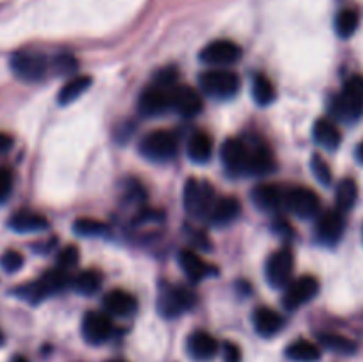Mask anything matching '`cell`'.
<instances>
[{"label": "cell", "instance_id": "obj_1", "mask_svg": "<svg viewBox=\"0 0 363 362\" xmlns=\"http://www.w3.org/2000/svg\"><path fill=\"white\" fill-rule=\"evenodd\" d=\"M177 85L174 70H165L145 89L138 99V109L144 116H160L172 110V89Z\"/></svg>", "mask_w": 363, "mask_h": 362}, {"label": "cell", "instance_id": "obj_2", "mask_svg": "<svg viewBox=\"0 0 363 362\" xmlns=\"http://www.w3.org/2000/svg\"><path fill=\"white\" fill-rule=\"evenodd\" d=\"M332 114L342 123H354L363 116V77L347 78L342 91L333 98Z\"/></svg>", "mask_w": 363, "mask_h": 362}, {"label": "cell", "instance_id": "obj_3", "mask_svg": "<svg viewBox=\"0 0 363 362\" xmlns=\"http://www.w3.org/2000/svg\"><path fill=\"white\" fill-rule=\"evenodd\" d=\"M201 89L215 99H230L240 92L241 80L229 67H211L199 78Z\"/></svg>", "mask_w": 363, "mask_h": 362}, {"label": "cell", "instance_id": "obj_4", "mask_svg": "<svg viewBox=\"0 0 363 362\" xmlns=\"http://www.w3.org/2000/svg\"><path fill=\"white\" fill-rule=\"evenodd\" d=\"M215 201V188L208 181L195 180V177H190L186 181L183 192V204L188 215L206 219L211 212Z\"/></svg>", "mask_w": 363, "mask_h": 362}, {"label": "cell", "instance_id": "obj_5", "mask_svg": "<svg viewBox=\"0 0 363 362\" xmlns=\"http://www.w3.org/2000/svg\"><path fill=\"white\" fill-rule=\"evenodd\" d=\"M140 153L151 162H169L177 155V137L169 130H156L140 142Z\"/></svg>", "mask_w": 363, "mask_h": 362}, {"label": "cell", "instance_id": "obj_6", "mask_svg": "<svg viewBox=\"0 0 363 362\" xmlns=\"http://www.w3.org/2000/svg\"><path fill=\"white\" fill-rule=\"evenodd\" d=\"M284 204L300 219H312L321 209V199L312 188L293 187L284 192Z\"/></svg>", "mask_w": 363, "mask_h": 362}, {"label": "cell", "instance_id": "obj_7", "mask_svg": "<svg viewBox=\"0 0 363 362\" xmlns=\"http://www.w3.org/2000/svg\"><path fill=\"white\" fill-rule=\"evenodd\" d=\"M11 70L20 80L23 82H39L46 77L48 62L46 57L34 52H20L14 53L11 59Z\"/></svg>", "mask_w": 363, "mask_h": 362}, {"label": "cell", "instance_id": "obj_8", "mask_svg": "<svg viewBox=\"0 0 363 362\" xmlns=\"http://www.w3.org/2000/svg\"><path fill=\"white\" fill-rule=\"evenodd\" d=\"M195 304V295L188 287L183 286H169L162 291L158 300L160 314L165 318H177L190 311Z\"/></svg>", "mask_w": 363, "mask_h": 362}, {"label": "cell", "instance_id": "obj_9", "mask_svg": "<svg viewBox=\"0 0 363 362\" xmlns=\"http://www.w3.org/2000/svg\"><path fill=\"white\" fill-rule=\"evenodd\" d=\"M319 293V280L312 275L298 277L291 280L284 291L282 304L287 311H296L301 305L308 304Z\"/></svg>", "mask_w": 363, "mask_h": 362}, {"label": "cell", "instance_id": "obj_10", "mask_svg": "<svg viewBox=\"0 0 363 362\" xmlns=\"http://www.w3.org/2000/svg\"><path fill=\"white\" fill-rule=\"evenodd\" d=\"M241 59V48L230 39H216L204 46L201 52V60L211 67H227Z\"/></svg>", "mask_w": 363, "mask_h": 362}, {"label": "cell", "instance_id": "obj_11", "mask_svg": "<svg viewBox=\"0 0 363 362\" xmlns=\"http://www.w3.org/2000/svg\"><path fill=\"white\" fill-rule=\"evenodd\" d=\"M266 279L273 287H286L293 280L294 258L289 248L273 252L266 261Z\"/></svg>", "mask_w": 363, "mask_h": 362}, {"label": "cell", "instance_id": "obj_12", "mask_svg": "<svg viewBox=\"0 0 363 362\" xmlns=\"http://www.w3.org/2000/svg\"><path fill=\"white\" fill-rule=\"evenodd\" d=\"M344 229H346V220H344L342 212L339 209H328V212L321 213L315 224V238L321 241L323 245L333 247L342 238Z\"/></svg>", "mask_w": 363, "mask_h": 362}, {"label": "cell", "instance_id": "obj_13", "mask_svg": "<svg viewBox=\"0 0 363 362\" xmlns=\"http://www.w3.org/2000/svg\"><path fill=\"white\" fill-rule=\"evenodd\" d=\"M82 334L89 344H103L112 337L113 323L106 312H87L82 322Z\"/></svg>", "mask_w": 363, "mask_h": 362}, {"label": "cell", "instance_id": "obj_14", "mask_svg": "<svg viewBox=\"0 0 363 362\" xmlns=\"http://www.w3.org/2000/svg\"><path fill=\"white\" fill-rule=\"evenodd\" d=\"M248 146L241 138H227L222 146V162L234 176L247 172Z\"/></svg>", "mask_w": 363, "mask_h": 362}, {"label": "cell", "instance_id": "obj_15", "mask_svg": "<svg viewBox=\"0 0 363 362\" xmlns=\"http://www.w3.org/2000/svg\"><path fill=\"white\" fill-rule=\"evenodd\" d=\"M202 96L190 85H179L172 89V110H176L183 117H195L201 114Z\"/></svg>", "mask_w": 363, "mask_h": 362}, {"label": "cell", "instance_id": "obj_16", "mask_svg": "<svg viewBox=\"0 0 363 362\" xmlns=\"http://www.w3.org/2000/svg\"><path fill=\"white\" fill-rule=\"evenodd\" d=\"M218 341L206 330H195L188 336L186 350L194 361L208 362L218 353Z\"/></svg>", "mask_w": 363, "mask_h": 362}, {"label": "cell", "instance_id": "obj_17", "mask_svg": "<svg viewBox=\"0 0 363 362\" xmlns=\"http://www.w3.org/2000/svg\"><path fill=\"white\" fill-rule=\"evenodd\" d=\"M137 298L124 290H112L103 298V309L108 316H131L137 311Z\"/></svg>", "mask_w": 363, "mask_h": 362}, {"label": "cell", "instance_id": "obj_18", "mask_svg": "<svg viewBox=\"0 0 363 362\" xmlns=\"http://www.w3.org/2000/svg\"><path fill=\"white\" fill-rule=\"evenodd\" d=\"M275 170V158L273 153L269 151L266 146H254L248 148V158H247V172L250 176H266V174Z\"/></svg>", "mask_w": 363, "mask_h": 362}, {"label": "cell", "instance_id": "obj_19", "mask_svg": "<svg viewBox=\"0 0 363 362\" xmlns=\"http://www.w3.org/2000/svg\"><path fill=\"white\" fill-rule=\"evenodd\" d=\"M252 201L261 212H277L284 204V192L272 183H262L252 190Z\"/></svg>", "mask_w": 363, "mask_h": 362}, {"label": "cell", "instance_id": "obj_20", "mask_svg": "<svg viewBox=\"0 0 363 362\" xmlns=\"http://www.w3.org/2000/svg\"><path fill=\"white\" fill-rule=\"evenodd\" d=\"M240 213H241L240 201H238L236 197L227 195V197L216 199L211 212H209L208 219L211 220L215 226H229L230 222H234V220L240 216Z\"/></svg>", "mask_w": 363, "mask_h": 362}, {"label": "cell", "instance_id": "obj_21", "mask_svg": "<svg viewBox=\"0 0 363 362\" xmlns=\"http://www.w3.org/2000/svg\"><path fill=\"white\" fill-rule=\"evenodd\" d=\"M177 259H179L181 270H183L184 275L190 279V283H201L202 279H206V277L213 272L211 265H208V263L194 251H181Z\"/></svg>", "mask_w": 363, "mask_h": 362}, {"label": "cell", "instance_id": "obj_22", "mask_svg": "<svg viewBox=\"0 0 363 362\" xmlns=\"http://www.w3.org/2000/svg\"><path fill=\"white\" fill-rule=\"evenodd\" d=\"M254 327L259 336L273 337L284 329V318L272 307H259L254 312Z\"/></svg>", "mask_w": 363, "mask_h": 362}, {"label": "cell", "instance_id": "obj_23", "mask_svg": "<svg viewBox=\"0 0 363 362\" xmlns=\"http://www.w3.org/2000/svg\"><path fill=\"white\" fill-rule=\"evenodd\" d=\"M314 141L318 142L321 148L328 149V151H335L342 142V135H340L339 126L330 119H318L314 124Z\"/></svg>", "mask_w": 363, "mask_h": 362}, {"label": "cell", "instance_id": "obj_24", "mask_svg": "<svg viewBox=\"0 0 363 362\" xmlns=\"http://www.w3.org/2000/svg\"><path fill=\"white\" fill-rule=\"evenodd\" d=\"M9 227L16 233H38L48 227V220L41 213L18 212L9 219Z\"/></svg>", "mask_w": 363, "mask_h": 362}, {"label": "cell", "instance_id": "obj_25", "mask_svg": "<svg viewBox=\"0 0 363 362\" xmlns=\"http://www.w3.org/2000/svg\"><path fill=\"white\" fill-rule=\"evenodd\" d=\"M186 153L191 162L206 163L213 155V138L206 131H195L186 146Z\"/></svg>", "mask_w": 363, "mask_h": 362}, {"label": "cell", "instance_id": "obj_26", "mask_svg": "<svg viewBox=\"0 0 363 362\" xmlns=\"http://www.w3.org/2000/svg\"><path fill=\"white\" fill-rule=\"evenodd\" d=\"M286 355L293 362H319L321 348L308 339H298L287 346Z\"/></svg>", "mask_w": 363, "mask_h": 362}, {"label": "cell", "instance_id": "obj_27", "mask_svg": "<svg viewBox=\"0 0 363 362\" xmlns=\"http://www.w3.org/2000/svg\"><path fill=\"white\" fill-rule=\"evenodd\" d=\"M92 85V78L89 75H80V77L71 78L69 82L62 85L59 92V103L60 105H69V103L77 102L85 91Z\"/></svg>", "mask_w": 363, "mask_h": 362}, {"label": "cell", "instance_id": "obj_28", "mask_svg": "<svg viewBox=\"0 0 363 362\" xmlns=\"http://www.w3.org/2000/svg\"><path fill=\"white\" fill-rule=\"evenodd\" d=\"M357 201H358L357 181L351 180V177H346V180H342L339 185H337V190H335L337 209L342 213L350 212V209L354 208Z\"/></svg>", "mask_w": 363, "mask_h": 362}, {"label": "cell", "instance_id": "obj_29", "mask_svg": "<svg viewBox=\"0 0 363 362\" xmlns=\"http://www.w3.org/2000/svg\"><path fill=\"white\" fill-rule=\"evenodd\" d=\"M252 96H254L257 105H272L277 98V89L266 75L257 73L254 77V80H252Z\"/></svg>", "mask_w": 363, "mask_h": 362}, {"label": "cell", "instance_id": "obj_30", "mask_svg": "<svg viewBox=\"0 0 363 362\" xmlns=\"http://www.w3.org/2000/svg\"><path fill=\"white\" fill-rule=\"evenodd\" d=\"M360 25V14L354 9H342L335 16V32L340 39H350L354 35Z\"/></svg>", "mask_w": 363, "mask_h": 362}, {"label": "cell", "instance_id": "obj_31", "mask_svg": "<svg viewBox=\"0 0 363 362\" xmlns=\"http://www.w3.org/2000/svg\"><path fill=\"white\" fill-rule=\"evenodd\" d=\"M101 283H103L101 272H98V270L94 268H89V270H84V272H80L77 277H74L73 287L78 291V293L87 295L89 297V295H94L96 291L101 287Z\"/></svg>", "mask_w": 363, "mask_h": 362}, {"label": "cell", "instance_id": "obj_32", "mask_svg": "<svg viewBox=\"0 0 363 362\" xmlns=\"http://www.w3.org/2000/svg\"><path fill=\"white\" fill-rule=\"evenodd\" d=\"M319 343H321L325 348H328V350L335 351V353H340V355H353L358 348L357 343L351 341L350 337L340 336V334H330V332L321 334V336H319Z\"/></svg>", "mask_w": 363, "mask_h": 362}, {"label": "cell", "instance_id": "obj_33", "mask_svg": "<svg viewBox=\"0 0 363 362\" xmlns=\"http://www.w3.org/2000/svg\"><path fill=\"white\" fill-rule=\"evenodd\" d=\"M73 231L78 234V236L98 238V236H103V234L108 233V227H106V224H103L101 220L84 216V219L74 220Z\"/></svg>", "mask_w": 363, "mask_h": 362}, {"label": "cell", "instance_id": "obj_34", "mask_svg": "<svg viewBox=\"0 0 363 362\" xmlns=\"http://www.w3.org/2000/svg\"><path fill=\"white\" fill-rule=\"evenodd\" d=\"M41 286L45 287L46 295H52V293H59L66 287L67 284V273L60 268H53L50 272H46L45 275L39 279Z\"/></svg>", "mask_w": 363, "mask_h": 362}, {"label": "cell", "instance_id": "obj_35", "mask_svg": "<svg viewBox=\"0 0 363 362\" xmlns=\"http://www.w3.org/2000/svg\"><path fill=\"white\" fill-rule=\"evenodd\" d=\"M311 167H312V174H314L315 180H318L319 183L325 185V187L332 185V180H333L332 169H330L328 162H326V160L323 158L321 155H314V156H312Z\"/></svg>", "mask_w": 363, "mask_h": 362}, {"label": "cell", "instance_id": "obj_36", "mask_svg": "<svg viewBox=\"0 0 363 362\" xmlns=\"http://www.w3.org/2000/svg\"><path fill=\"white\" fill-rule=\"evenodd\" d=\"M78 259H80L78 248L74 247V245H67V247H64L62 251L59 252V256H57V268L67 272V270H71L73 266L78 265Z\"/></svg>", "mask_w": 363, "mask_h": 362}, {"label": "cell", "instance_id": "obj_37", "mask_svg": "<svg viewBox=\"0 0 363 362\" xmlns=\"http://www.w3.org/2000/svg\"><path fill=\"white\" fill-rule=\"evenodd\" d=\"M23 263H25L23 256L16 251L4 252L2 258H0V266H2L4 272H7V273L20 272L21 266H23Z\"/></svg>", "mask_w": 363, "mask_h": 362}, {"label": "cell", "instance_id": "obj_38", "mask_svg": "<svg viewBox=\"0 0 363 362\" xmlns=\"http://www.w3.org/2000/svg\"><path fill=\"white\" fill-rule=\"evenodd\" d=\"M14 187V176H13V170L9 167L2 165L0 167V204L9 199L11 192H13Z\"/></svg>", "mask_w": 363, "mask_h": 362}, {"label": "cell", "instance_id": "obj_39", "mask_svg": "<svg viewBox=\"0 0 363 362\" xmlns=\"http://www.w3.org/2000/svg\"><path fill=\"white\" fill-rule=\"evenodd\" d=\"M223 362H241V350L233 341H225L222 346Z\"/></svg>", "mask_w": 363, "mask_h": 362}, {"label": "cell", "instance_id": "obj_40", "mask_svg": "<svg viewBox=\"0 0 363 362\" xmlns=\"http://www.w3.org/2000/svg\"><path fill=\"white\" fill-rule=\"evenodd\" d=\"M13 146H14L13 137H11L9 133H2V131H0V155H4V153L9 151Z\"/></svg>", "mask_w": 363, "mask_h": 362}, {"label": "cell", "instance_id": "obj_41", "mask_svg": "<svg viewBox=\"0 0 363 362\" xmlns=\"http://www.w3.org/2000/svg\"><path fill=\"white\" fill-rule=\"evenodd\" d=\"M354 156H357L358 162H360L362 165H363V141L357 146V151H354Z\"/></svg>", "mask_w": 363, "mask_h": 362}, {"label": "cell", "instance_id": "obj_42", "mask_svg": "<svg viewBox=\"0 0 363 362\" xmlns=\"http://www.w3.org/2000/svg\"><path fill=\"white\" fill-rule=\"evenodd\" d=\"M11 362H28V361L25 357H21V355H16V357H14Z\"/></svg>", "mask_w": 363, "mask_h": 362}, {"label": "cell", "instance_id": "obj_43", "mask_svg": "<svg viewBox=\"0 0 363 362\" xmlns=\"http://www.w3.org/2000/svg\"><path fill=\"white\" fill-rule=\"evenodd\" d=\"M4 344V334H2V330H0V346H2Z\"/></svg>", "mask_w": 363, "mask_h": 362}, {"label": "cell", "instance_id": "obj_44", "mask_svg": "<svg viewBox=\"0 0 363 362\" xmlns=\"http://www.w3.org/2000/svg\"><path fill=\"white\" fill-rule=\"evenodd\" d=\"M110 362H124V361H110Z\"/></svg>", "mask_w": 363, "mask_h": 362}]
</instances>
